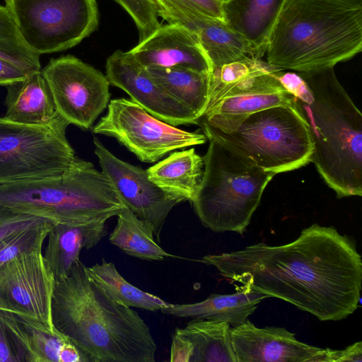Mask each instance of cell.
Listing matches in <instances>:
<instances>
[{
  "label": "cell",
  "mask_w": 362,
  "mask_h": 362,
  "mask_svg": "<svg viewBox=\"0 0 362 362\" xmlns=\"http://www.w3.org/2000/svg\"><path fill=\"white\" fill-rule=\"evenodd\" d=\"M267 298L264 294L236 286L235 293H213L203 301L194 303H170L160 311L178 317L224 322L230 327H236L245 322L258 304Z\"/></svg>",
  "instance_id": "cell-21"
},
{
  "label": "cell",
  "mask_w": 362,
  "mask_h": 362,
  "mask_svg": "<svg viewBox=\"0 0 362 362\" xmlns=\"http://www.w3.org/2000/svg\"><path fill=\"white\" fill-rule=\"evenodd\" d=\"M19 362H59V352L68 339L55 327L35 320L1 311Z\"/></svg>",
  "instance_id": "cell-22"
},
{
  "label": "cell",
  "mask_w": 362,
  "mask_h": 362,
  "mask_svg": "<svg viewBox=\"0 0 362 362\" xmlns=\"http://www.w3.org/2000/svg\"><path fill=\"white\" fill-rule=\"evenodd\" d=\"M93 144L101 172L110 180L124 206L152 228L159 242L169 213L181 202L151 182L146 170L113 155L97 137H94Z\"/></svg>",
  "instance_id": "cell-14"
},
{
  "label": "cell",
  "mask_w": 362,
  "mask_h": 362,
  "mask_svg": "<svg viewBox=\"0 0 362 362\" xmlns=\"http://www.w3.org/2000/svg\"><path fill=\"white\" fill-rule=\"evenodd\" d=\"M57 110L69 124L90 129L110 102V82L100 71L73 55L51 59L41 69Z\"/></svg>",
  "instance_id": "cell-12"
},
{
  "label": "cell",
  "mask_w": 362,
  "mask_h": 362,
  "mask_svg": "<svg viewBox=\"0 0 362 362\" xmlns=\"http://www.w3.org/2000/svg\"><path fill=\"white\" fill-rule=\"evenodd\" d=\"M59 362H86V360L78 348L69 340L59 350Z\"/></svg>",
  "instance_id": "cell-38"
},
{
  "label": "cell",
  "mask_w": 362,
  "mask_h": 362,
  "mask_svg": "<svg viewBox=\"0 0 362 362\" xmlns=\"http://www.w3.org/2000/svg\"><path fill=\"white\" fill-rule=\"evenodd\" d=\"M117 216V224L109 237L111 244L143 260L160 261L175 257L157 243L152 228L129 208L124 206Z\"/></svg>",
  "instance_id": "cell-27"
},
{
  "label": "cell",
  "mask_w": 362,
  "mask_h": 362,
  "mask_svg": "<svg viewBox=\"0 0 362 362\" xmlns=\"http://www.w3.org/2000/svg\"><path fill=\"white\" fill-rule=\"evenodd\" d=\"M362 362V342L357 341L344 349H325V362Z\"/></svg>",
  "instance_id": "cell-34"
},
{
  "label": "cell",
  "mask_w": 362,
  "mask_h": 362,
  "mask_svg": "<svg viewBox=\"0 0 362 362\" xmlns=\"http://www.w3.org/2000/svg\"><path fill=\"white\" fill-rule=\"evenodd\" d=\"M219 1H221V2H223V3H225V2H227V1H230V0H219Z\"/></svg>",
  "instance_id": "cell-39"
},
{
  "label": "cell",
  "mask_w": 362,
  "mask_h": 362,
  "mask_svg": "<svg viewBox=\"0 0 362 362\" xmlns=\"http://www.w3.org/2000/svg\"><path fill=\"white\" fill-rule=\"evenodd\" d=\"M28 47L42 54L70 49L98 28L96 0H5Z\"/></svg>",
  "instance_id": "cell-9"
},
{
  "label": "cell",
  "mask_w": 362,
  "mask_h": 362,
  "mask_svg": "<svg viewBox=\"0 0 362 362\" xmlns=\"http://www.w3.org/2000/svg\"><path fill=\"white\" fill-rule=\"evenodd\" d=\"M45 221L47 220L15 211L0 204V240L11 233L24 230Z\"/></svg>",
  "instance_id": "cell-32"
},
{
  "label": "cell",
  "mask_w": 362,
  "mask_h": 362,
  "mask_svg": "<svg viewBox=\"0 0 362 362\" xmlns=\"http://www.w3.org/2000/svg\"><path fill=\"white\" fill-rule=\"evenodd\" d=\"M362 49V0H287L268 37L267 62L298 73L322 70Z\"/></svg>",
  "instance_id": "cell-4"
},
{
  "label": "cell",
  "mask_w": 362,
  "mask_h": 362,
  "mask_svg": "<svg viewBox=\"0 0 362 362\" xmlns=\"http://www.w3.org/2000/svg\"><path fill=\"white\" fill-rule=\"evenodd\" d=\"M93 132L115 138L144 163L156 162L175 150L204 144L207 139L200 132L163 122L124 98L109 102L106 115L93 126Z\"/></svg>",
  "instance_id": "cell-11"
},
{
  "label": "cell",
  "mask_w": 362,
  "mask_h": 362,
  "mask_svg": "<svg viewBox=\"0 0 362 362\" xmlns=\"http://www.w3.org/2000/svg\"><path fill=\"white\" fill-rule=\"evenodd\" d=\"M287 0H230L223 3L225 21L243 35L262 58L270 32Z\"/></svg>",
  "instance_id": "cell-23"
},
{
  "label": "cell",
  "mask_w": 362,
  "mask_h": 362,
  "mask_svg": "<svg viewBox=\"0 0 362 362\" xmlns=\"http://www.w3.org/2000/svg\"><path fill=\"white\" fill-rule=\"evenodd\" d=\"M193 349L192 342L187 337L175 333L172 339L170 361L190 362Z\"/></svg>",
  "instance_id": "cell-35"
},
{
  "label": "cell",
  "mask_w": 362,
  "mask_h": 362,
  "mask_svg": "<svg viewBox=\"0 0 362 362\" xmlns=\"http://www.w3.org/2000/svg\"><path fill=\"white\" fill-rule=\"evenodd\" d=\"M52 320L86 362L155 361L157 346L150 327L137 312L110 296L80 259L55 281Z\"/></svg>",
  "instance_id": "cell-2"
},
{
  "label": "cell",
  "mask_w": 362,
  "mask_h": 362,
  "mask_svg": "<svg viewBox=\"0 0 362 362\" xmlns=\"http://www.w3.org/2000/svg\"><path fill=\"white\" fill-rule=\"evenodd\" d=\"M230 283L291 303L321 321H339L358 307L362 260L354 242L334 227L314 223L295 240L207 255Z\"/></svg>",
  "instance_id": "cell-1"
},
{
  "label": "cell",
  "mask_w": 362,
  "mask_h": 362,
  "mask_svg": "<svg viewBox=\"0 0 362 362\" xmlns=\"http://www.w3.org/2000/svg\"><path fill=\"white\" fill-rule=\"evenodd\" d=\"M90 277L117 303L129 308L148 311L160 310L170 303L134 286L119 273L112 262L102 259L100 263L87 267Z\"/></svg>",
  "instance_id": "cell-28"
},
{
  "label": "cell",
  "mask_w": 362,
  "mask_h": 362,
  "mask_svg": "<svg viewBox=\"0 0 362 362\" xmlns=\"http://www.w3.org/2000/svg\"><path fill=\"white\" fill-rule=\"evenodd\" d=\"M276 76L293 96L313 146L319 174L338 198L362 195V115L334 68Z\"/></svg>",
  "instance_id": "cell-3"
},
{
  "label": "cell",
  "mask_w": 362,
  "mask_h": 362,
  "mask_svg": "<svg viewBox=\"0 0 362 362\" xmlns=\"http://www.w3.org/2000/svg\"><path fill=\"white\" fill-rule=\"evenodd\" d=\"M0 204L52 223L108 220L125 206L107 177L77 157L61 175L0 183Z\"/></svg>",
  "instance_id": "cell-5"
},
{
  "label": "cell",
  "mask_w": 362,
  "mask_h": 362,
  "mask_svg": "<svg viewBox=\"0 0 362 362\" xmlns=\"http://www.w3.org/2000/svg\"><path fill=\"white\" fill-rule=\"evenodd\" d=\"M276 70L262 59L213 69L209 102L202 115L240 117L275 106H293V96L276 78Z\"/></svg>",
  "instance_id": "cell-10"
},
{
  "label": "cell",
  "mask_w": 362,
  "mask_h": 362,
  "mask_svg": "<svg viewBox=\"0 0 362 362\" xmlns=\"http://www.w3.org/2000/svg\"><path fill=\"white\" fill-rule=\"evenodd\" d=\"M0 362H19L8 331L1 320Z\"/></svg>",
  "instance_id": "cell-37"
},
{
  "label": "cell",
  "mask_w": 362,
  "mask_h": 362,
  "mask_svg": "<svg viewBox=\"0 0 362 362\" xmlns=\"http://www.w3.org/2000/svg\"><path fill=\"white\" fill-rule=\"evenodd\" d=\"M6 88V119L23 124L47 125L61 117L41 71Z\"/></svg>",
  "instance_id": "cell-20"
},
{
  "label": "cell",
  "mask_w": 362,
  "mask_h": 362,
  "mask_svg": "<svg viewBox=\"0 0 362 362\" xmlns=\"http://www.w3.org/2000/svg\"><path fill=\"white\" fill-rule=\"evenodd\" d=\"M144 67H185L210 74L211 65L198 37L177 24L160 25L129 50Z\"/></svg>",
  "instance_id": "cell-18"
},
{
  "label": "cell",
  "mask_w": 362,
  "mask_h": 362,
  "mask_svg": "<svg viewBox=\"0 0 362 362\" xmlns=\"http://www.w3.org/2000/svg\"><path fill=\"white\" fill-rule=\"evenodd\" d=\"M230 328L224 322L192 319L175 333L192 342L194 349L190 362H237Z\"/></svg>",
  "instance_id": "cell-25"
},
{
  "label": "cell",
  "mask_w": 362,
  "mask_h": 362,
  "mask_svg": "<svg viewBox=\"0 0 362 362\" xmlns=\"http://www.w3.org/2000/svg\"><path fill=\"white\" fill-rule=\"evenodd\" d=\"M30 74L0 58V86H8L28 76Z\"/></svg>",
  "instance_id": "cell-36"
},
{
  "label": "cell",
  "mask_w": 362,
  "mask_h": 362,
  "mask_svg": "<svg viewBox=\"0 0 362 362\" xmlns=\"http://www.w3.org/2000/svg\"><path fill=\"white\" fill-rule=\"evenodd\" d=\"M107 220L85 223H52L43 254L55 281L65 278L83 249L95 247L107 233Z\"/></svg>",
  "instance_id": "cell-19"
},
{
  "label": "cell",
  "mask_w": 362,
  "mask_h": 362,
  "mask_svg": "<svg viewBox=\"0 0 362 362\" xmlns=\"http://www.w3.org/2000/svg\"><path fill=\"white\" fill-rule=\"evenodd\" d=\"M197 124L209 140L276 175L311 162L313 146L309 130L294 105L269 107L240 117L202 115Z\"/></svg>",
  "instance_id": "cell-6"
},
{
  "label": "cell",
  "mask_w": 362,
  "mask_h": 362,
  "mask_svg": "<svg viewBox=\"0 0 362 362\" xmlns=\"http://www.w3.org/2000/svg\"><path fill=\"white\" fill-rule=\"evenodd\" d=\"M63 117L28 125L0 117V183L57 176L75 161Z\"/></svg>",
  "instance_id": "cell-8"
},
{
  "label": "cell",
  "mask_w": 362,
  "mask_h": 362,
  "mask_svg": "<svg viewBox=\"0 0 362 362\" xmlns=\"http://www.w3.org/2000/svg\"><path fill=\"white\" fill-rule=\"evenodd\" d=\"M179 7L224 21L223 2L219 0H164Z\"/></svg>",
  "instance_id": "cell-33"
},
{
  "label": "cell",
  "mask_w": 362,
  "mask_h": 362,
  "mask_svg": "<svg viewBox=\"0 0 362 362\" xmlns=\"http://www.w3.org/2000/svg\"><path fill=\"white\" fill-rule=\"evenodd\" d=\"M51 226L45 221L0 240V267L23 254L42 250Z\"/></svg>",
  "instance_id": "cell-30"
},
{
  "label": "cell",
  "mask_w": 362,
  "mask_h": 362,
  "mask_svg": "<svg viewBox=\"0 0 362 362\" xmlns=\"http://www.w3.org/2000/svg\"><path fill=\"white\" fill-rule=\"evenodd\" d=\"M192 202L202 225L214 232L243 234L275 173L264 170L214 140Z\"/></svg>",
  "instance_id": "cell-7"
},
{
  "label": "cell",
  "mask_w": 362,
  "mask_h": 362,
  "mask_svg": "<svg viewBox=\"0 0 362 362\" xmlns=\"http://www.w3.org/2000/svg\"><path fill=\"white\" fill-rule=\"evenodd\" d=\"M149 179L181 202H192L204 171V162L194 148L170 153L146 170Z\"/></svg>",
  "instance_id": "cell-24"
},
{
  "label": "cell",
  "mask_w": 362,
  "mask_h": 362,
  "mask_svg": "<svg viewBox=\"0 0 362 362\" xmlns=\"http://www.w3.org/2000/svg\"><path fill=\"white\" fill-rule=\"evenodd\" d=\"M122 6L134 21L139 41L149 36L161 24L152 0H113Z\"/></svg>",
  "instance_id": "cell-31"
},
{
  "label": "cell",
  "mask_w": 362,
  "mask_h": 362,
  "mask_svg": "<svg viewBox=\"0 0 362 362\" xmlns=\"http://www.w3.org/2000/svg\"><path fill=\"white\" fill-rule=\"evenodd\" d=\"M40 55L25 42L8 7L0 4V58L31 74L41 71Z\"/></svg>",
  "instance_id": "cell-29"
},
{
  "label": "cell",
  "mask_w": 362,
  "mask_h": 362,
  "mask_svg": "<svg viewBox=\"0 0 362 362\" xmlns=\"http://www.w3.org/2000/svg\"><path fill=\"white\" fill-rule=\"evenodd\" d=\"M158 16L168 23L181 25L198 37L211 70L224 64L262 59L255 47L226 21L179 7L164 0H153Z\"/></svg>",
  "instance_id": "cell-16"
},
{
  "label": "cell",
  "mask_w": 362,
  "mask_h": 362,
  "mask_svg": "<svg viewBox=\"0 0 362 362\" xmlns=\"http://www.w3.org/2000/svg\"><path fill=\"white\" fill-rule=\"evenodd\" d=\"M54 284L42 250L16 257L0 267V310L54 328L52 320Z\"/></svg>",
  "instance_id": "cell-13"
},
{
  "label": "cell",
  "mask_w": 362,
  "mask_h": 362,
  "mask_svg": "<svg viewBox=\"0 0 362 362\" xmlns=\"http://www.w3.org/2000/svg\"><path fill=\"white\" fill-rule=\"evenodd\" d=\"M110 84L156 118L175 127L197 124V117L160 85L129 51L117 50L106 61Z\"/></svg>",
  "instance_id": "cell-15"
},
{
  "label": "cell",
  "mask_w": 362,
  "mask_h": 362,
  "mask_svg": "<svg viewBox=\"0 0 362 362\" xmlns=\"http://www.w3.org/2000/svg\"><path fill=\"white\" fill-rule=\"evenodd\" d=\"M152 77L199 119L209 102V74L185 67L146 68Z\"/></svg>",
  "instance_id": "cell-26"
},
{
  "label": "cell",
  "mask_w": 362,
  "mask_h": 362,
  "mask_svg": "<svg viewBox=\"0 0 362 362\" xmlns=\"http://www.w3.org/2000/svg\"><path fill=\"white\" fill-rule=\"evenodd\" d=\"M237 362H325V349L309 345L284 327H257L250 320L231 327Z\"/></svg>",
  "instance_id": "cell-17"
}]
</instances>
